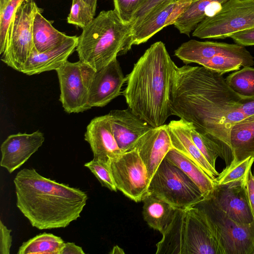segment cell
<instances>
[{"instance_id": "6da1fadb", "label": "cell", "mask_w": 254, "mask_h": 254, "mask_svg": "<svg viewBox=\"0 0 254 254\" xmlns=\"http://www.w3.org/2000/svg\"><path fill=\"white\" fill-rule=\"evenodd\" d=\"M245 97L235 92L223 74L202 66L176 67L170 108L172 115L191 123L223 150L226 166L232 161L231 127L244 120Z\"/></svg>"}, {"instance_id": "7a4b0ae2", "label": "cell", "mask_w": 254, "mask_h": 254, "mask_svg": "<svg viewBox=\"0 0 254 254\" xmlns=\"http://www.w3.org/2000/svg\"><path fill=\"white\" fill-rule=\"evenodd\" d=\"M13 182L17 208L39 230L68 226L80 217L88 199L86 192L43 177L34 168L19 171Z\"/></svg>"}, {"instance_id": "3957f363", "label": "cell", "mask_w": 254, "mask_h": 254, "mask_svg": "<svg viewBox=\"0 0 254 254\" xmlns=\"http://www.w3.org/2000/svg\"><path fill=\"white\" fill-rule=\"evenodd\" d=\"M177 65L162 41L146 50L126 75L122 92L128 107L155 127L163 125L172 115L170 101Z\"/></svg>"}, {"instance_id": "277c9868", "label": "cell", "mask_w": 254, "mask_h": 254, "mask_svg": "<svg viewBox=\"0 0 254 254\" xmlns=\"http://www.w3.org/2000/svg\"><path fill=\"white\" fill-rule=\"evenodd\" d=\"M162 234L156 254H225L207 216L194 205L177 208Z\"/></svg>"}, {"instance_id": "5b68a950", "label": "cell", "mask_w": 254, "mask_h": 254, "mask_svg": "<svg viewBox=\"0 0 254 254\" xmlns=\"http://www.w3.org/2000/svg\"><path fill=\"white\" fill-rule=\"evenodd\" d=\"M131 23L123 22L114 10H103L83 29L76 48L79 61L97 71L124 54Z\"/></svg>"}, {"instance_id": "8992f818", "label": "cell", "mask_w": 254, "mask_h": 254, "mask_svg": "<svg viewBox=\"0 0 254 254\" xmlns=\"http://www.w3.org/2000/svg\"><path fill=\"white\" fill-rule=\"evenodd\" d=\"M254 28V0H228L207 16L193 31L200 39H225Z\"/></svg>"}, {"instance_id": "52a82bcc", "label": "cell", "mask_w": 254, "mask_h": 254, "mask_svg": "<svg viewBox=\"0 0 254 254\" xmlns=\"http://www.w3.org/2000/svg\"><path fill=\"white\" fill-rule=\"evenodd\" d=\"M148 193L164 199L176 208L193 205L204 198L193 181L165 158L150 180Z\"/></svg>"}, {"instance_id": "ba28073f", "label": "cell", "mask_w": 254, "mask_h": 254, "mask_svg": "<svg viewBox=\"0 0 254 254\" xmlns=\"http://www.w3.org/2000/svg\"><path fill=\"white\" fill-rule=\"evenodd\" d=\"M193 205L207 216L225 254H253L254 220L248 224L237 222L207 197Z\"/></svg>"}, {"instance_id": "9c48e42d", "label": "cell", "mask_w": 254, "mask_h": 254, "mask_svg": "<svg viewBox=\"0 0 254 254\" xmlns=\"http://www.w3.org/2000/svg\"><path fill=\"white\" fill-rule=\"evenodd\" d=\"M42 10L33 0H23L11 22L8 44L1 60L14 69L22 71L33 48V24L35 13Z\"/></svg>"}, {"instance_id": "30bf717a", "label": "cell", "mask_w": 254, "mask_h": 254, "mask_svg": "<svg viewBox=\"0 0 254 254\" xmlns=\"http://www.w3.org/2000/svg\"><path fill=\"white\" fill-rule=\"evenodd\" d=\"M59 81L60 100L67 113L82 112L90 108L89 89L96 71L80 62L67 61L56 70Z\"/></svg>"}, {"instance_id": "8fae6325", "label": "cell", "mask_w": 254, "mask_h": 254, "mask_svg": "<svg viewBox=\"0 0 254 254\" xmlns=\"http://www.w3.org/2000/svg\"><path fill=\"white\" fill-rule=\"evenodd\" d=\"M109 165L117 190L135 202L142 201L148 194L150 178L137 151L124 152Z\"/></svg>"}, {"instance_id": "7c38bea8", "label": "cell", "mask_w": 254, "mask_h": 254, "mask_svg": "<svg viewBox=\"0 0 254 254\" xmlns=\"http://www.w3.org/2000/svg\"><path fill=\"white\" fill-rule=\"evenodd\" d=\"M247 179L225 185L215 184L212 191L206 197L234 221L243 224L254 219L249 205Z\"/></svg>"}, {"instance_id": "4fadbf2b", "label": "cell", "mask_w": 254, "mask_h": 254, "mask_svg": "<svg viewBox=\"0 0 254 254\" xmlns=\"http://www.w3.org/2000/svg\"><path fill=\"white\" fill-rule=\"evenodd\" d=\"M192 0H177L146 17L132 28L124 54L130 50L132 46L145 43L163 28L174 24Z\"/></svg>"}, {"instance_id": "5bb4252c", "label": "cell", "mask_w": 254, "mask_h": 254, "mask_svg": "<svg viewBox=\"0 0 254 254\" xmlns=\"http://www.w3.org/2000/svg\"><path fill=\"white\" fill-rule=\"evenodd\" d=\"M175 56L185 64L198 63L217 55H225L254 62V57L243 46L212 41L190 40L182 44L174 52Z\"/></svg>"}, {"instance_id": "9a60e30c", "label": "cell", "mask_w": 254, "mask_h": 254, "mask_svg": "<svg viewBox=\"0 0 254 254\" xmlns=\"http://www.w3.org/2000/svg\"><path fill=\"white\" fill-rule=\"evenodd\" d=\"M126 80L117 58L96 71L89 89V107L105 106L120 95Z\"/></svg>"}, {"instance_id": "2e32d148", "label": "cell", "mask_w": 254, "mask_h": 254, "mask_svg": "<svg viewBox=\"0 0 254 254\" xmlns=\"http://www.w3.org/2000/svg\"><path fill=\"white\" fill-rule=\"evenodd\" d=\"M44 140L43 134L39 130L8 136L0 146V166L9 173L13 172L38 150Z\"/></svg>"}, {"instance_id": "e0dca14e", "label": "cell", "mask_w": 254, "mask_h": 254, "mask_svg": "<svg viewBox=\"0 0 254 254\" xmlns=\"http://www.w3.org/2000/svg\"><path fill=\"white\" fill-rule=\"evenodd\" d=\"M107 115L114 136L123 153L133 149L137 140L154 127L129 108L113 110Z\"/></svg>"}, {"instance_id": "ac0fdd59", "label": "cell", "mask_w": 254, "mask_h": 254, "mask_svg": "<svg viewBox=\"0 0 254 254\" xmlns=\"http://www.w3.org/2000/svg\"><path fill=\"white\" fill-rule=\"evenodd\" d=\"M172 148L167 125L153 127L135 143L136 149L148 170L150 180L157 168Z\"/></svg>"}, {"instance_id": "d6986e66", "label": "cell", "mask_w": 254, "mask_h": 254, "mask_svg": "<svg viewBox=\"0 0 254 254\" xmlns=\"http://www.w3.org/2000/svg\"><path fill=\"white\" fill-rule=\"evenodd\" d=\"M84 139L89 144L94 159L109 163L123 153L113 134L108 115L91 121L86 127Z\"/></svg>"}, {"instance_id": "ffe728a7", "label": "cell", "mask_w": 254, "mask_h": 254, "mask_svg": "<svg viewBox=\"0 0 254 254\" xmlns=\"http://www.w3.org/2000/svg\"><path fill=\"white\" fill-rule=\"evenodd\" d=\"M78 37L69 36L59 46L43 53H38L33 47L22 72L31 75L56 70L67 61L76 49Z\"/></svg>"}, {"instance_id": "44dd1931", "label": "cell", "mask_w": 254, "mask_h": 254, "mask_svg": "<svg viewBox=\"0 0 254 254\" xmlns=\"http://www.w3.org/2000/svg\"><path fill=\"white\" fill-rule=\"evenodd\" d=\"M167 128L172 148L190 159L215 181L219 173L210 165L193 142L189 123L181 119L172 120L167 125Z\"/></svg>"}, {"instance_id": "7402d4cb", "label": "cell", "mask_w": 254, "mask_h": 254, "mask_svg": "<svg viewBox=\"0 0 254 254\" xmlns=\"http://www.w3.org/2000/svg\"><path fill=\"white\" fill-rule=\"evenodd\" d=\"M232 166L249 157L254 158V117H247L234 124L230 134ZM226 166V167H227Z\"/></svg>"}, {"instance_id": "603a6c76", "label": "cell", "mask_w": 254, "mask_h": 254, "mask_svg": "<svg viewBox=\"0 0 254 254\" xmlns=\"http://www.w3.org/2000/svg\"><path fill=\"white\" fill-rule=\"evenodd\" d=\"M142 201L144 220L150 228L162 234L171 223L177 208L151 193Z\"/></svg>"}, {"instance_id": "cb8c5ba5", "label": "cell", "mask_w": 254, "mask_h": 254, "mask_svg": "<svg viewBox=\"0 0 254 254\" xmlns=\"http://www.w3.org/2000/svg\"><path fill=\"white\" fill-rule=\"evenodd\" d=\"M179 168L197 186L204 197L213 190L215 183L202 169L185 155L172 148L165 157Z\"/></svg>"}, {"instance_id": "d4e9b609", "label": "cell", "mask_w": 254, "mask_h": 254, "mask_svg": "<svg viewBox=\"0 0 254 254\" xmlns=\"http://www.w3.org/2000/svg\"><path fill=\"white\" fill-rule=\"evenodd\" d=\"M37 11L33 20V38L34 48L38 53H43L62 44L69 36L55 28L51 21Z\"/></svg>"}, {"instance_id": "484cf974", "label": "cell", "mask_w": 254, "mask_h": 254, "mask_svg": "<svg viewBox=\"0 0 254 254\" xmlns=\"http://www.w3.org/2000/svg\"><path fill=\"white\" fill-rule=\"evenodd\" d=\"M228 0H192L184 12L173 24L180 33L189 36L197 25L208 16V10L214 4L221 5Z\"/></svg>"}, {"instance_id": "4316f807", "label": "cell", "mask_w": 254, "mask_h": 254, "mask_svg": "<svg viewBox=\"0 0 254 254\" xmlns=\"http://www.w3.org/2000/svg\"><path fill=\"white\" fill-rule=\"evenodd\" d=\"M63 240L51 233H43L24 242L17 254H59L64 244Z\"/></svg>"}, {"instance_id": "83f0119b", "label": "cell", "mask_w": 254, "mask_h": 254, "mask_svg": "<svg viewBox=\"0 0 254 254\" xmlns=\"http://www.w3.org/2000/svg\"><path fill=\"white\" fill-rule=\"evenodd\" d=\"M225 79L229 87L241 96L254 97V67L244 66L229 74Z\"/></svg>"}, {"instance_id": "f1b7e54d", "label": "cell", "mask_w": 254, "mask_h": 254, "mask_svg": "<svg viewBox=\"0 0 254 254\" xmlns=\"http://www.w3.org/2000/svg\"><path fill=\"white\" fill-rule=\"evenodd\" d=\"M188 123L190 135L193 142L210 165L215 169L216 161L218 157L226 161V156L222 148L216 143L200 133L191 123Z\"/></svg>"}, {"instance_id": "f546056e", "label": "cell", "mask_w": 254, "mask_h": 254, "mask_svg": "<svg viewBox=\"0 0 254 254\" xmlns=\"http://www.w3.org/2000/svg\"><path fill=\"white\" fill-rule=\"evenodd\" d=\"M23 0H0V54L5 51L10 26L14 14Z\"/></svg>"}, {"instance_id": "4dcf8cb0", "label": "cell", "mask_w": 254, "mask_h": 254, "mask_svg": "<svg viewBox=\"0 0 254 254\" xmlns=\"http://www.w3.org/2000/svg\"><path fill=\"white\" fill-rule=\"evenodd\" d=\"M198 64L221 74L238 70L241 66H252L254 62L225 55H217L203 60Z\"/></svg>"}, {"instance_id": "1f68e13d", "label": "cell", "mask_w": 254, "mask_h": 254, "mask_svg": "<svg viewBox=\"0 0 254 254\" xmlns=\"http://www.w3.org/2000/svg\"><path fill=\"white\" fill-rule=\"evenodd\" d=\"M254 162V158L249 157L232 166H227L215 178L217 185H225L247 179Z\"/></svg>"}, {"instance_id": "d6a6232c", "label": "cell", "mask_w": 254, "mask_h": 254, "mask_svg": "<svg viewBox=\"0 0 254 254\" xmlns=\"http://www.w3.org/2000/svg\"><path fill=\"white\" fill-rule=\"evenodd\" d=\"M95 14L90 6L83 0H72L67 21L84 29L93 20Z\"/></svg>"}, {"instance_id": "836d02e7", "label": "cell", "mask_w": 254, "mask_h": 254, "mask_svg": "<svg viewBox=\"0 0 254 254\" xmlns=\"http://www.w3.org/2000/svg\"><path fill=\"white\" fill-rule=\"evenodd\" d=\"M84 166L89 169L103 187L111 191H117L109 163L93 159L85 163Z\"/></svg>"}, {"instance_id": "e575fe53", "label": "cell", "mask_w": 254, "mask_h": 254, "mask_svg": "<svg viewBox=\"0 0 254 254\" xmlns=\"http://www.w3.org/2000/svg\"><path fill=\"white\" fill-rule=\"evenodd\" d=\"M114 10L125 23L131 22L133 17L145 0H113Z\"/></svg>"}, {"instance_id": "d590c367", "label": "cell", "mask_w": 254, "mask_h": 254, "mask_svg": "<svg viewBox=\"0 0 254 254\" xmlns=\"http://www.w3.org/2000/svg\"><path fill=\"white\" fill-rule=\"evenodd\" d=\"M177 0H145L135 13L131 23L132 28L138 25L146 17Z\"/></svg>"}, {"instance_id": "8d00e7d4", "label": "cell", "mask_w": 254, "mask_h": 254, "mask_svg": "<svg viewBox=\"0 0 254 254\" xmlns=\"http://www.w3.org/2000/svg\"><path fill=\"white\" fill-rule=\"evenodd\" d=\"M12 230L0 220V254H9L12 245Z\"/></svg>"}, {"instance_id": "74e56055", "label": "cell", "mask_w": 254, "mask_h": 254, "mask_svg": "<svg viewBox=\"0 0 254 254\" xmlns=\"http://www.w3.org/2000/svg\"><path fill=\"white\" fill-rule=\"evenodd\" d=\"M230 38L238 45L244 47L254 46V28L236 33Z\"/></svg>"}, {"instance_id": "f35d334b", "label": "cell", "mask_w": 254, "mask_h": 254, "mask_svg": "<svg viewBox=\"0 0 254 254\" xmlns=\"http://www.w3.org/2000/svg\"><path fill=\"white\" fill-rule=\"evenodd\" d=\"M246 190L249 205L254 219V174H253L251 169L247 177Z\"/></svg>"}, {"instance_id": "ab89813d", "label": "cell", "mask_w": 254, "mask_h": 254, "mask_svg": "<svg viewBox=\"0 0 254 254\" xmlns=\"http://www.w3.org/2000/svg\"><path fill=\"white\" fill-rule=\"evenodd\" d=\"M82 248L72 242L64 243L59 254H84Z\"/></svg>"}, {"instance_id": "60d3db41", "label": "cell", "mask_w": 254, "mask_h": 254, "mask_svg": "<svg viewBox=\"0 0 254 254\" xmlns=\"http://www.w3.org/2000/svg\"><path fill=\"white\" fill-rule=\"evenodd\" d=\"M241 111L245 118L254 117V97L245 98L241 106Z\"/></svg>"}, {"instance_id": "b9f144b4", "label": "cell", "mask_w": 254, "mask_h": 254, "mask_svg": "<svg viewBox=\"0 0 254 254\" xmlns=\"http://www.w3.org/2000/svg\"><path fill=\"white\" fill-rule=\"evenodd\" d=\"M85 2L87 4L89 5L92 8L93 11L95 13L97 0H82Z\"/></svg>"}, {"instance_id": "7bdbcfd3", "label": "cell", "mask_w": 254, "mask_h": 254, "mask_svg": "<svg viewBox=\"0 0 254 254\" xmlns=\"http://www.w3.org/2000/svg\"><path fill=\"white\" fill-rule=\"evenodd\" d=\"M110 254H122L124 253L123 250L119 248L118 246H115L112 251L110 253Z\"/></svg>"}, {"instance_id": "ee69618b", "label": "cell", "mask_w": 254, "mask_h": 254, "mask_svg": "<svg viewBox=\"0 0 254 254\" xmlns=\"http://www.w3.org/2000/svg\"><path fill=\"white\" fill-rule=\"evenodd\" d=\"M253 254H254V251L253 252Z\"/></svg>"}]
</instances>
